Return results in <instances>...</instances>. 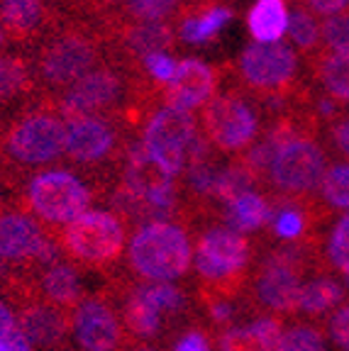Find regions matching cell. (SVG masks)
<instances>
[{
	"instance_id": "d590c367",
	"label": "cell",
	"mask_w": 349,
	"mask_h": 351,
	"mask_svg": "<svg viewBox=\"0 0 349 351\" xmlns=\"http://www.w3.org/2000/svg\"><path fill=\"white\" fill-rule=\"evenodd\" d=\"M12 271H15L12 266H8L5 261H0V291H3V288L8 285V280L12 278Z\"/></svg>"
},
{
	"instance_id": "3957f363",
	"label": "cell",
	"mask_w": 349,
	"mask_h": 351,
	"mask_svg": "<svg viewBox=\"0 0 349 351\" xmlns=\"http://www.w3.org/2000/svg\"><path fill=\"white\" fill-rule=\"evenodd\" d=\"M254 241L225 225H207L193 241L198 305L240 300L254 271Z\"/></svg>"
},
{
	"instance_id": "2e32d148",
	"label": "cell",
	"mask_w": 349,
	"mask_h": 351,
	"mask_svg": "<svg viewBox=\"0 0 349 351\" xmlns=\"http://www.w3.org/2000/svg\"><path fill=\"white\" fill-rule=\"evenodd\" d=\"M17 310V327L32 351H64L71 341V313L61 310L49 302L30 298L15 305Z\"/></svg>"
},
{
	"instance_id": "52a82bcc",
	"label": "cell",
	"mask_w": 349,
	"mask_h": 351,
	"mask_svg": "<svg viewBox=\"0 0 349 351\" xmlns=\"http://www.w3.org/2000/svg\"><path fill=\"white\" fill-rule=\"evenodd\" d=\"M264 115V105L235 83L201 110V134L218 154L240 156L262 139Z\"/></svg>"
},
{
	"instance_id": "4316f807",
	"label": "cell",
	"mask_w": 349,
	"mask_h": 351,
	"mask_svg": "<svg viewBox=\"0 0 349 351\" xmlns=\"http://www.w3.org/2000/svg\"><path fill=\"white\" fill-rule=\"evenodd\" d=\"M325 332L313 322H295L286 327L281 351H325Z\"/></svg>"
},
{
	"instance_id": "5bb4252c",
	"label": "cell",
	"mask_w": 349,
	"mask_h": 351,
	"mask_svg": "<svg viewBox=\"0 0 349 351\" xmlns=\"http://www.w3.org/2000/svg\"><path fill=\"white\" fill-rule=\"evenodd\" d=\"M223 76V69H218V66L185 56L176 66L174 78L166 86H161V105L183 110V112H193L196 108L203 110L218 95V86Z\"/></svg>"
},
{
	"instance_id": "9c48e42d",
	"label": "cell",
	"mask_w": 349,
	"mask_h": 351,
	"mask_svg": "<svg viewBox=\"0 0 349 351\" xmlns=\"http://www.w3.org/2000/svg\"><path fill=\"white\" fill-rule=\"evenodd\" d=\"M235 83L259 103L284 100L303 86L300 59L291 44H249L232 66Z\"/></svg>"
},
{
	"instance_id": "8992f818",
	"label": "cell",
	"mask_w": 349,
	"mask_h": 351,
	"mask_svg": "<svg viewBox=\"0 0 349 351\" xmlns=\"http://www.w3.org/2000/svg\"><path fill=\"white\" fill-rule=\"evenodd\" d=\"M328 169V149L315 132H298L276 144L264 188L271 200H313Z\"/></svg>"
},
{
	"instance_id": "5b68a950",
	"label": "cell",
	"mask_w": 349,
	"mask_h": 351,
	"mask_svg": "<svg viewBox=\"0 0 349 351\" xmlns=\"http://www.w3.org/2000/svg\"><path fill=\"white\" fill-rule=\"evenodd\" d=\"M130 225L110 210H88L71 225L54 232L56 247L66 261L81 271H113L127 252Z\"/></svg>"
},
{
	"instance_id": "74e56055",
	"label": "cell",
	"mask_w": 349,
	"mask_h": 351,
	"mask_svg": "<svg viewBox=\"0 0 349 351\" xmlns=\"http://www.w3.org/2000/svg\"><path fill=\"white\" fill-rule=\"evenodd\" d=\"M344 288L349 291V276H344Z\"/></svg>"
},
{
	"instance_id": "8fae6325",
	"label": "cell",
	"mask_w": 349,
	"mask_h": 351,
	"mask_svg": "<svg viewBox=\"0 0 349 351\" xmlns=\"http://www.w3.org/2000/svg\"><path fill=\"white\" fill-rule=\"evenodd\" d=\"M198 134H201L198 120L191 112L164 108L161 105L147 120L139 142H142L144 152L161 169L169 171L174 178H181V173L185 169V159H188V152H191Z\"/></svg>"
},
{
	"instance_id": "836d02e7",
	"label": "cell",
	"mask_w": 349,
	"mask_h": 351,
	"mask_svg": "<svg viewBox=\"0 0 349 351\" xmlns=\"http://www.w3.org/2000/svg\"><path fill=\"white\" fill-rule=\"evenodd\" d=\"M0 351H32V344L27 341V337L22 335L20 327L12 329L10 335L0 337Z\"/></svg>"
},
{
	"instance_id": "8d00e7d4",
	"label": "cell",
	"mask_w": 349,
	"mask_h": 351,
	"mask_svg": "<svg viewBox=\"0 0 349 351\" xmlns=\"http://www.w3.org/2000/svg\"><path fill=\"white\" fill-rule=\"evenodd\" d=\"M130 351H154V349H152V346H137V349H135V346H132Z\"/></svg>"
},
{
	"instance_id": "f546056e",
	"label": "cell",
	"mask_w": 349,
	"mask_h": 351,
	"mask_svg": "<svg viewBox=\"0 0 349 351\" xmlns=\"http://www.w3.org/2000/svg\"><path fill=\"white\" fill-rule=\"evenodd\" d=\"M218 351H267L251 327H229L218 335Z\"/></svg>"
},
{
	"instance_id": "277c9868",
	"label": "cell",
	"mask_w": 349,
	"mask_h": 351,
	"mask_svg": "<svg viewBox=\"0 0 349 351\" xmlns=\"http://www.w3.org/2000/svg\"><path fill=\"white\" fill-rule=\"evenodd\" d=\"M127 274L139 283H174L193 263L188 225L179 219H154L135 227L127 241Z\"/></svg>"
},
{
	"instance_id": "ab89813d",
	"label": "cell",
	"mask_w": 349,
	"mask_h": 351,
	"mask_svg": "<svg viewBox=\"0 0 349 351\" xmlns=\"http://www.w3.org/2000/svg\"><path fill=\"white\" fill-rule=\"evenodd\" d=\"M3 42H5V37H3V32H0V44H3Z\"/></svg>"
},
{
	"instance_id": "f35d334b",
	"label": "cell",
	"mask_w": 349,
	"mask_h": 351,
	"mask_svg": "<svg viewBox=\"0 0 349 351\" xmlns=\"http://www.w3.org/2000/svg\"><path fill=\"white\" fill-rule=\"evenodd\" d=\"M0 210H3V193H0Z\"/></svg>"
},
{
	"instance_id": "ac0fdd59",
	"label": "cell",
	"mask_w": 349,
	"mask_h": 351,
	"mask_svg": "<svg viewBox=\"0 0 349 351\" xmlns=\"http://www.w3.org/2000/svg\"><path fill=\"white\" fill-rule=\"evenodd\" d=\"M220 217H223L225 227L240 232V234H249V232L269 227L273 217V200L262 191L242 193L225 205V213Z\"/></svg>"
},
{
	"instance_id": "e575fe53",
	"label": "cell",
	"mask_w": 349,
	"mask_h": 351,
	"mask_svg": "<svg viewBox=\"0 0 349 351\" xmlns=\"http://www.w3.org/2000/svg\"><path fill=\"white\" fill-rule=\"evenodd\" d=\"M12 310H15V307H12L8 300L0 298V337L10 335L12 329H17V317H15Z\"/></svg>"
},
{
	"instance_id": "4fadbf2b",
	"label": "cell",
	"mask_w": 349,
	"mask_h": 351,
	"mask_svg": "<svg viewBox=\"0 0 349 351\" xmlns=\"http://www.w3.org/2000/svg\"><path fill=\"white\" fill-rule=\"evenodd\" d=\"M66 12L54 0H0V32L8 42L30 47L49 37Z\"/></svg>"
},
{
	"instance_id": "9a60e30c",
	"label": "cell",
	"mask_w": 349,
	"mask_h": 351,
	"mask_svg": "<svg viewBox=\"0 0 349 351\" xmlns=\"http://www.w3.org/2000/svg\"><path fill=\"white\" fill-rule=\"evenodd\" d=\"M27 280L30 295L37 300L49 302L61 310L74 313L78 305L88 298L86 283H83V271L76 269L71 261L64 256L56 261L39 266V269H20Z\"/></svg>"
},
{
	"instance_id": "4dcf8cb0",
	"label": "cell",
	"mask_w": 349,
	"mask_h": 351,
	"mask_svg": "<svg viewBox=\"0 0 349 351\" xmlns=\"http://www.w3.org/2000/svg\"><path fill=\"white\" fill-rule=\"evenodd\" d=\"M176 66H179V61L166 54V51H159V54H152L144 59V71H147L149 78H152L154 83H159V86H166V83L174 78Z\"/></svg>"
},
{
	"instance_id": "603a6c76",
	"label": "cell",
	"mask_w": 349,
	"mask_h": 351,
	"mask_svg": "<svg viewBox=\"0 0 349 351\" xmlns=\"http://www.w3.org/2000/svg\"><path fill=\"white\" fill-rule=\"evenodd\" d=\"M289 37H291V44H293V49L300 51L303 56H308V59L322 49L320 25H317L315 15L308 12L306 8L300 5V3H295V0H293V8H291V17H289Z\"/></svg>"
},
{
	"instance_id": "7a4b0ae2",
	"label": "cell",
	"mask_w": 349,
	"mask_h": 351,
	"mask_svg": "<svg viewBox=\"0 0 349 351\" xmlns=\"http://www.w3.org/2000/svg\"><path fill=\"white\" fill-rule=\"evenodd\" d=\"M69 122L49 98L37 95L0 134V176L15 186V176L56 164L66 154Z\"/></svg>"
},
{
	"instance_id": "6da1fadb",
	"label": "cell",
	"mask_w": 349,
	"mask_h": 351,
	"mask_svg": "<svg viewBox=\"0 0 349 351\" xmlns=\"http://www.w3.org/2000/svg\"><path fill=\"white\" fill-rule=\"evenodd\" d=\"M108 61V37L95 22L66 17L59 27L37 42L30 56L37 93L56 98L86 73Z\"/></svg>"
},
{
	"instance_id": "ffe728a7",
	"label": "cell",
	"mask_w": 349,
	"mask_h": 351,
	"mask_svg": "<svg viewBox=\"0 0 349 351\" xmlns=\"http://www.w3.org/2000/svg\"><path fill=\"white\" fill-rule=\"evenodd\" d=\"M289 17L286 0H257L247 12V29L257 44H278L289 34Z\"/></svg>"
},
{
	"instance_id": "484cf974",
	"label": "cell",
	"mask_w": 349,
	"mask_h": 351,
	"mask_svg": "<svg viewBox=\"0 0 349 351\" xmlns=\"http://www.w3.org/2000/svg\"><path fill=\"white\" fill-rule=\"evenodd\" d=\"M325 269H335L337 274L349 276V213H344L330 230L325 247H322Z\"/></svg>"
},
{
	"instance_id": "e0dca14e",
	"label": "cell",
	"mask_w": 349,
	"mask_h": 351,
	"mask_svg": "<svg viewBox=\"0 0 349 351\" xmlns=\"http://www.w3.org/2000/svg\"><path fill=\"white\" fill-rule=\"evenodd\" d=\"M37 95L27 56L0 51V112H8L22 103L30 105Z\"/></svg>"
},
{
	"instance_id": "d6986e66",
	"label": "cell",
	"mask_w": 349,
	"mask_h": 351,
	"mask_svg": "<svg viewBox=\"0 0 349 351\" xmlns=\"http://www.w3.org/2000/svg\"><path fill=\"white\" fill-rule=\"evenodd\" d=\"M308 69L322 95L333 98L342 108H349V56L320 49L308 59Z\"/></svg>"
},
{
	"instance_id": "cb8c5ba5",
	"label": "cell",
	"mask_w": 349,
	"mask_h": 351,
	"mask_svg": "<svg viewBox=\"0 0 349 351\" xmlns=\"http://www.w3.org/2000/svg\"><path fill=\"white\" fill-rule=\"evenodd\" d=\"M317 203L328 213H349V161L330 164L317 191Z\"/></svg>"
},
{
	"instance_id": "1f68e13d",
	"label": "cell",
	"mask_w": 349,
	"mask_h": 351,
	"mask_svg": "<svg viewBox=\"0 0 349 351\" xmlns=\"http://www.w3.org/2000/svg\"><path fill=\"white\" fill-rule=\"evenodd\" d=\"M171 351H213V341L203 327H188L183 335L176 337V344Z\"/></svg>"
},
{
	"instance_id": "ba28073f",
	"label": "cell",
	"mask_w": 349,
	"mask_h": 351,
	"mask_svg": "<svg viewBox=\"0 0 349 351\" xmlns=\"http://www.w3.org/2000/svg\"><path fill=\"white\" fill-rule=\"evenodd\" d=\"M93 195H98L81 176L69 169H44L27 181L20 195V208H25L47 230L56 232L71 225L74 219L91 210Z\"/></svg>"
},
{
	"instance_id": "7c38bea8",
	"label": "cell",
	"mask_w": 349,
	"mask_h": 351,
	"mask_svg": "<svg viewBox=\"0 0 349 351\" xmlns=\"http://www.w3.org/2000/svg\"><path fill=\"white\" fill-rule=\"evenodd\" d=\"M71 339L81 351H130L135 346L117 307L100 291L88 295L71 313Z\"/></svg>"
},
{
	"instance_id": "30bf717a",
	"label": "cell",
	"mask_w": 349,
	"mask_h": 351,
	"mask_svg": "<svg viewBox=\"0 0 349 351\" xmlns=\"http://www.w3.org/2000/svg\"><path fill=\"white\" fill-rule=\"evenodd\" d=\"M61 258L54 232L20 205L0 210V261L12 269H39Z\"/></svg>"
},
{
	"instance_id": "44dd1931",
	"label": "cell",
	"mask_w": 349,
	"mask_h": 351,
	"mask_svg": "<svg viewBox=\"0 0 349 351\" xmlns=\"http://www.w3.org/2000/svg\"><path fill=\"white\" fill-rule=\"evenodd\" d=\"M344 293H347V288L342 283H337V280L325 274H317L315 278L303 283V291H300L298 298V313L295 315L306 319L325 317V315L337 310V305L344 300Z\"/></svg>"
},
{
	"instance_id": "d4e9b609",
	"label": "cell",
	"mask_w": 349,
	"mask_h": 351,
	"mask_svg": "<svg viewBox=\"0 0 349 351\" xmlns=\"http://www.w3.org/2000/svg\"><path fill=\"white\" fill-rule=\"evenodd\" d=\"M185 0H125V17L137 22H176Z\"/></svg>"
},
{
	"instance_id": "f1b7e54d",
	"label": "cell",
	"mask_w": 349,
	"mask_h": 351,
	"mask_svg": "<svg viewBox=\"0 0 349 351\" xmlns=\"http://www.w3.org/2000/svg\"><path fill=\"white\" fill-rule=\"evenodd\" d=\"M322 132H325V144L330 152L349 161V110H342L335 117H330Z\"/></svg>"
},
{
	"instance_id": "7402d4cb",
	"label": "cell",
	"mask_w": 349,
	"mask_h": 351,
	"mask_svg": "<svg viewBox=\"0 0 349 351\" xmlns=\"http://www.w3.org/2000/svg\"><path fill=\"white\" fill-rule=\"evenodd\" d=\"M232 20V8L227 5H213L201 8V10L185 12L176 20V29L183 42L203 44L215 39L225 29V25Z\"/></svg>"
},
{
	"instance_id": "d6a6232c",
	"label": "cell",
	"mask_w": 349,
	"mask_h": 351,
	"mask_svg": "<svg viewBox=\"0 0 349 351\" xmlns=\"http://www.w3.org/2000/svg\"><path fill=\"white\" fill-rule=\"evenodd\" d=\"M330 335H333V339L344 351H349V302L337 307L333 313V317H330Z\"/></svg>"
},
{
	"instance_id": "83f0119b",
	"label": "cell",
	"mask_w": 349,
	"mask_h": 351,
	"mask_svg": "<svg viewBox=\"0 0 349 351\" xmlns=\"http://www.w3.org/2000/svg\"><path fill=\"white\" fill-rule=\"evenodd\" d=\"M320 42H322V49L333 51V54L349 56V12L322 20Z\"/></svg>"
}]
</instances>
